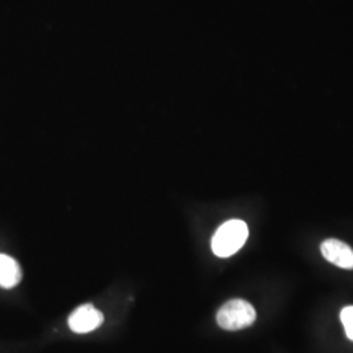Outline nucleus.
<instances>
[{
    "mask_svg": "<svg viewBox=\"0 0 353 353\" xmlns=\"http://www.w3.org/2000/svg\"><path fill=\"white\" fill-rule=\"evenodd\" d=\"M249 237V228L242 220H229L219 228L212 239V252L228 258L240 250Z\"/></svg>",
    "mask_w": 353,
    "mask_h": 353,
    "instance_id": "f257e3e1",
    "label": "nucleus"
},
{
    "mask_svg": "<svg viewBox=\"0 0 353 353\" xmlns=\"http://www.w3.org/2000/svg\"><path fill=\"white\" fill-rule=\"evenodd\" d=\"M256 319V312L252 303L245 300H230L224 303L217 314V325L227 331H237L249 327Z\"/></svg>",
    "mask_w": 353,
    "mask_h": 353,
    "instance_id": "f03ea898",
    "label": "nucleus"
},
{
    "mask_svg": "<svg viewBox=\"0 0 353 353\" xmlns=\"http://www.w3.org/2000/svg\"><path fill=\"white\" fill-rule=\"evenodd\" d=\"M102 322L103 314L90 303L79 306L68 318V326L76 334L90 332L100 327Z\"/></svg>",
    "mask_w": 353,
    "mask_h": 353,
    "instance_id": "7ed1b4c3",
    "label": "nucleus"
},
{
    "mask_svg": "<svg viewBox=\"0 0 353 353\" xmlns=\"http://www.w3.org/2000/svg\"><path fill=\"white\" fill-rule=\"evenodd\" d=\"M321 252L330 263L338 265L343 270H353V249L345 242L328 239L322 242Z\"/></svg>",
    "mask_w": 353,
    "mask_h": 353,
    "instance_id": "20e7f679",
    "label": "nucleus"
},
{
    "mask_svg": "<svg viewBox=\"0 0 353 353\" xmlns=\"http://www.w3.org/2000/svg\"><path fill=\"white\" fill-rule=\"evenodd\" d=\"M23 278L19 263L6 254H0V287L6 290L14 288Z\"/></svg>",
    "mask_w": 353,
    "mask_h": 353,
    "instance_id": "39448f33",
    "label": "nucleus"
},
{
    "mask_svg": "<svg viewBox=\"0 0 353 353\" xmlns=\"http://www.w3.org/2000/svg\"><path fill=\"white\" fill-rule=\"evenodd\" d=\"M341 319L348 339L353 341V306H347L341 310Z\"/></svg>",
    "mask_w": 353,
    "mask_h": 353,
    "instance_id": "423d86ee",
    "label": "nucleus"
}]
</instances>
